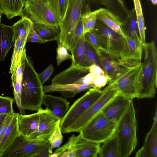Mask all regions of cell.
<instances>
[{
	"label": "cell",
	"instance_id": "obj_1",
	"mask_svg": "<svg viewBox=\"0 0 157 157\" xmlns=\"http://www.w3.org/2000/svg\"><path fill=\"white\" fill-rule=\"evenodd\" d=\"M25 48L21 62L23 66L21 104L22 109L38 112L42 109L45 93L38 74L31 59L26 55Z\"/></svg>",
	"mask_w": 157,
	"mask_h": 157
},
{
	"label": "cell",
	"instance_id": "obj_2",
	"mask_svg": "<svg viewBox=\"0 0 157 157\" xmlns=\"http://www.w3.org/2000/svg\"><path fill=\"white\" fill-rule=\"evenodd\" d=\"M144 61L136 84L137 98H152L156 93L157 86V50L152 41L142 45Z\"/></svg>",
	"mask_w": 157,
	"mask_h": 157
},
{
	"label": "cell",
	"instance_id": "obj_3",
	"mask_svg": "<svg viewBox=\"0 0 157 157\" xmlns=\"http://www.w3.org/2000/svg\"><path fill=\"white\" fill-rule=\"evenodd\" d=\"M137 123L133 102L129 105L118 121L114 134L118 145L120 157L129 156L137 144Z\"/></svg>",
	"mask_w": 157,
	"mask_h": 157
},
{
	"label": "cell",
	"instance_id": "obj_4",
	"mask_svg": "<svg viewBox=\"0 0 157 157\" xmlns=\"http://www.w3.org/2000/svg\"><path fill=\"white\" fill-rule=\"evenodd\" d=\"M117 123L107 118L100 111L84 126L79 133L85 138L101 144L114 134Z\"/></svg>",
	"mask_w": 157,
	"mask_h": 157
},
{
	"label": "cell",
	"instance_id": "obj_5",
	"mask_svg": "<svg viewBox=\"0 0 157 157\" xmlns=\"http://www.w3.org/2000/svg\"><path fill=\"white\" fill-rule=\"evenodd\" d=\"M84 7V0H70L65 16L59 25V41L71 52L73 36Z\"/></svg>",
	"mask_w": 157,
	"mask_h": 157
},
{
	"label": "cell",
	"instance_id": "obj_6",
	"mask_svg": "<svg viewBox=\"0 0 157 157\" xmlns=\"http://www.w3.org/2000/svg\"><path fill=\"white\" fill-rule=\"evenodd\" d=\"M92 32L101 48L111 55L121 58L124 48L125 36L116 33L98 19Z\"/></svg>",
	"mask_w": 157,
	"mask_h": 157
},
{
	"label": "cell",
	"instance_id": "obj_7",
	"mask_svg": "<svg viewBox=\"0 0 157 157\" xmlns=\"http://www.w3.org/2000/svg\"><path fill=\"white\" fill-rule=\"evenodd\" d=\"M97 54L110 83L113 82L125 72L141 63L115 57L101 48L98 49Z\"/></svg>",
	"mask_w": 157,
	"mask_h": 157
},
{
	"label": "cell",
	"instance_id": "obj_8",
	"mask_svg": "<svg viewBox=\"0 0 157 157\" xmlns=\"http://www.w3.org/2000/svg\"><path fill=\"white\" fill-rule=\"evenodd\" d=\"M101 96L80 117L71 124L63 132H80L85 125L96 114L101 111L104 106L118 94L114 82L110 83L103 90Z\"/></svg>",
	"mask_w": 157,
	"mask_h": 157
},
{
	"label": "cell",
	"instance_id": "obj_9",
	"mask_svg": "<svg viewBox=\"0 0 157 157\" xmlns=\"http://www.w3.org/2000/svg\"><path fill=\"white\" fill-rule=\"evenodd\" d=\"M88 90L74 102L61 120L60 125L62 133L99 99L103 93V90L95 87Z\"/></svg>",
	"mask_w": 157,
	"mask_h": 157
},
{
	"label": "cell",
	"instance_id": "obj_10",
	"mask_svg": "<svg viewBox=\"0 0 157 157\" xmlns=\"http://www.w3.org/2000/svg\"><path fill=\"white\" fill-rule=\"evenodd\" d=\"M24 7L21 17L29 18L33 23L59 28V24L50 9L48 2L42 0H25Z\"/></svg>",
	"mask_w": 157,
	"mask_h": 157
},
{
	"label": "cell",
	"instance_id": "obj_11",
	"mask_svg": "<svg viewBox=\"0 0 157 157\" xmlns=\"http://www.w3.org/2000/svg\"><path fill=\"white\" fill-rule=\"evenodd\" d=\"M38 112L39 120L37 128L28 140L48 141L60 119L47 109L42 108Z\"/></svg>",
	"mask_w": 157,
	"mask_h": 157
},
{
	"label": "cell",
	"instance_id": "obj_12",
	"mask_svg": "<svg viewBox=\"0 0 157 157\" xmlns=\"http://www.w3.org/2000/svg\"><path fill=\"white\" fill-rule=\"evenodd\" d=\"M48 142L29 141L19 136L2 157H32Z\"/></svg>",
	"mask_w": 157,
	"mask_h": 157
},
{
	"label": "cell",
	"instance_id": "obj_13",
	"mask_svg": "<svg viewBox=\"0 0 157 157\" xmlns=\"http://www.w3.org/2000/svg\"><path fill=\"white\" fill-rule=\"evenodd\" d=\"M141 63L128 71L113 82L118 94L130 100L137 97L136 84L141 70Z\"/></svg>",
	"mask_w": 157,
	"mask_h": 157
},
{
	"label": "cell",
	"instance_id": "obj_14",
	"mask_svg": "<svg viewBox=\"0 0 157 157\" xmlns=\"http://www.w3.org/2000/svg\"><path fill=\"white\" fill-rule=\"evenodd\" d=\"M84 10L93 11L103 6L122 23L126 18L129 10L123 0H84Z\"/></svg>",
	"mask_w": 157,
	"mask_h": 157
},
{
	"label": "cell",
	"instance_id": "obj_15",
	"mask_svg": "<svg viewBox=\"0 0 157 157\" xmlns=\"http://www.w3.org/2000/svg\"><path fill=\"white\" fill-rule=\"evenodd\" d=\"M131 101L118 94L104 106L101 112L109 119L117 122L128 107Z\"/></svg>",
	"mask_w": 157,
	"mask_h": 157
},
{
	"label": "cell",
	"instance_id": "obj_16",
	"mask_svg": "<svg viewBox=\"0 0 157 157\" xmlns=\"http://www.w3.org/2000/svg\"><path fill=\"white\" fill-rule=\"evenodd\" d=\"M89 68L78 66L72 62L71 65L56 75L52 79V83L68 84L78 83V81L89 73Z\"/></svg>",
	"mask_w": 157,
	"mask_h": 157
},
{
	"label": "cell",
	"instance_id": "obj_17",
	"mask_svg": "<svg viewBox=\"0 0 157 157\" xmlns=\"http://www.w3.org/2000/svg\"><path fill=\"white\" fill-rule=\"evenodd\" d=\"M95 87L93 84L78 83L59 84L52 83L43 86L45 93L54 92H60L66 98L74 97L79 93Z\"/></svg>",
	"mask_w": 157,
	"mask_h": 157
},
{
	"label": "cell",
	"instance_id": "obj_18",
	"mask_svg": "<svg viewBox=\"0 0 157 157\" xmlns=\"http://www.w3.org/2000/svg\"><path fill=\"white\" fill-rule=\"evenodd\" d=\"M43 105L45 109L61 120L67 113L69 107V103L65 98L44 94Z\"/></svg>",
	"mask_w": 157,
	"mask_h": 157
},
{
	"label": "cell",
	"instance_id": "obj_19",
	"mask_svg": "<svg viewBox=\"0 0 157 157\" xmlns=\"http://www.w3.org/2000/svg\"><path fill=\"white\" fill-rule=\"evenodd\" d=\"M39 120L38 112L29 115L18 113L17 124L19 136L28 140L36 130Z\"/></svg>",
	"mask_w": 157,
	"mask_h": 157
},
{
	"label": "cell",
	"instance_id": "obj_20",
	"mask_svg": "<svg viewBox=\"0 0 157 157\" xmlns=\"http://www.w3.org/2000/svg\"><path fill=\"white\" fill-rule=\"evenodd\" d=\"M100 144L85 138L80 133L75 137L76 157H96Z\"/></svg>",
	"mask_w": 157,
	"mask_h": 157
},
{
	"label": "cell",
	"instance_id": "obj_21",
	"mask_svg": "<svg viewBox=\"0 0 157 157\" xmlns=\"http://www.w3.org/2000/svg\"><path fill=\"white\" fill-rule=\"evenodd\" d=\"M14 45L12 25L0 23V61L4 60L8 51Z\"/></svg>",
	"mask_w": 157,
	"mask_h": 157
},
{
	"label": "cell",
	"instance_id": "obj_22",
	"mask_svg": "<svg viewBox=\"0 0 157 157\" xmlns=\"http://www.w3.org/2000/svg\"><path fill=\"white\" fill-rule=\"evenodd\" d=\"M18 113L14 116L0 141V157L13 143L19 136L17 124Z\"/></svg>",
	"mask_w": 157,
	"mask_h": 157
},
{
	"label": "cell",
	"instance_id": "obj_23",
	"mask_svg": "<svg viewBox=\"0 0 157 157\" xmlns=\"http://www.w3.org/2000/svg\"><path fill=\"white\" fill-rule=\"evenodd\" d=\"M121 28L125 37L141 42L138 34L137 16L134 8L129 10L128 16L121 23Z\"/></svg>",
	"mask_w": 157,
	"mask_h": 157
},
{
	"label": "cell",
	"instance_id": "obj_24",
	"mask_svg": "<svg viewBox=\"0 0 157 157\" xmlns=\"http://www.w3.org/2000/svg\"><path fill=\"white\" fill-rule=\"evenodd\" d=\"M143 51V46L140 42L125 36L124 48L120 58L141 62Z\"/></svg>",
	"mask_w": 157,
	"mask_h": 157
},
{
	"label": "cell",
	"instance_id": "obj_25",
	"mask_svg": "<svg viewBox=\"0 0 157 157\" xmlns=\"http://www.w3.org/2000/svg\"><path fill=\"white\" fill-rule=\"evenodd\" d=\"M97 19L118 34L124 36L121 28V22L113 13L105 8L94 10Z\"/></svg>",
	"mask_w": 157,
	"mask_h": 157
},
{
	"label": "cell",
	"instance_id": "obj_26",
	"mask_svg": "<svg viewBox=\"0 0 157 157\" xmlns=\"http://www.w3.org/2000/svg\"><path fill=\"white\" fill-rule=\"evenodd\" d=\"M146 151L147 157H157V112L154 118L152 126L147 134L143 146Z\"/></svg>",
	"mask_w": 157,
	"mask_h": 157
},
{
	"label": "cell",
	"instance_id": "obj_27",
	"mask_svg": "<svg viewBox=\"0 0 157 157\" xmlns=\"http://www.w3.org/2000/svg\"><path fill=\"white\" fill-rule=\"evenodd\" d=\"M22 70L23 66L21 61L16 70L11 75V81L14 101L19 110L20 113L24 115L25 110L22 109L21 104Z\"/></svg>",
	"mask_w": 157,
	"mask_h": 157
},
{
	"label": "cell",
	"instance_id": "obj_28",
	"mask_svg": "<svg viewBox=\"0 0 157 157\" xmlns=\"http://www.w3.org/2000/svg\"><path fill=\"white\" fill-rule=\"evenodd\" d=\"M84 42V34H83L78 39L73 50L72 62L78 66L89 68L92 64L86 55Z\"/></svg>",
	"mask_w": 157,
	"mask_h": 157
},
{
	"label": "cell",
	"instance_id": "obj_29",
	"mask_svg": "<svg viewBox=\"0 0 157 157\" xmlns=\"http://www.w3.org/2000/svg\"><path fill=\"white\" fill-rule=\"evenodd\" d=\"M25 4L24 0H0L2 11L9 19L21 16Z\"/></svg>",
	"mask_w": 157,
	"mask_h": 157
},
{
	"label": "cell",
	"instance_id": "obj_30",
	"mask_svg": "<svg viewBox=\"0 0 157 157\" xmlns=\"http://www.w3.org/2000/svg\"><path fill=\"white\" fill-rule=\"evenodd\" d=\"M33 27L38 35L47 42L59 40V29L56 26L33 23Z\"/></svg>",
	"mask_w": 157,
	"mask_h": 157
},
{
	"label": "cell",
	"instance_id": "obj_31",
	"mask_svg": "<svg viewBox=\"0 0 157 157\" xmlns=\"http://www.w3.org/2000/svg\"><path fill=\"white\" fill-rule=\"evenodd\" d=\"M21 18L12 25L13 32L14 43L21 39H27L28 34L33 27V23L29 18L22 17Z\"/></svg>",
	"mask_w": 157,
	"mask_h": 157
},
{
	"label": "cell",
	"instance_id": "obj_32",
	"mask_svg": "<svg viewBox=\"0 0 157 157\" xmlns=\"http://www.w3.org/2000/svg\"><path fill=\"white\" fill-rule=\"evenodd\" d=\"M98 155L100 157H120L117 137L114 134L103 143Z\"/></svg>",
	"mask_w": 157,
	"mask_h": 157
},
{
	"label": "cell",
	"instance_id": "obj_33",
	"mask_svg": "<svg viewBox=\"0 0 157 157\" xmlns=\"http://www.w3.org/2000/svg\"><path fill=\"white\" fill-rule=\"evenodd\" d=\"M75 137L74 134L72 135L65 144L52 152L50 157H76Z\"/></svg>",
	"mask_w": 157,
	"mask_h": 157
},
{
	"label": "cell",
	"instance_id": "obj_34",
	"mask_svg": "<svg viewBox=\"0 0 157 157\" xmlns=\"http://www.w3.org/2000/svg\"><path fill=\"white\" fill-rule=\"evenodd\" d=\"M27 39H21L14 42V48L12 55L9 73L11 75L16 70L21 61L23 50L27 42Z\"/></svg>",
	"mask_w": 157,
	"mask_h": 157
},
{
	"label": "cell",
	"instance_id": "obj_35",
	"mask_svg": "<svg viewBox=\"0 0 157 157\" xmlns=\"http://www.w3.org/2000/svg\"><path fill=\"white\" fill-rule=\"evenodd\" d=\"M70 0H48V4L59 24L64 18Z\"/></svg>",
	"mask_w": 157,
	"mask_h": 157
},
{
	"label": "cell",
	"instance_id": "obj_36",
	"mask_svg": "<svg viewBox=\"0 0 157 157\" xmlns=\"http://www.w3.org/2000/svg\"><path fill=\"white\" fill-rule=\"evenodd\" d=\"M81 17L84 34L93 31L97 20L95 11L85 10L82 14Z\"/></svg>",
	"mask_w": 157,
	"mask_h": 157
},
{
	"label": "cell",
	"instance_id": "obj_37",
	"mask_svg": "<svg viewBox=\"0 0 157 157\" xmlns=\"http://www.w3.org/2000/svg\"><path fill=\"white\" fill-rule=\"evenodd\" d=\"M60 120L58 121L56 127L51 135L49 142L51 150L57 148L62 144L63 136L60 128Z\"/></svg>",
	"mask_w": 157,
	"mask_h": 157
},
{
	"label": "cell",
	"instance_id": "obj_38",
	"mask_svg": "<svg viewBox=\"0 0 157 157\" xmlns=\"http://www.w3.org/2000/svg\"><path fill=\"white\" fill-rule=\"evenodd\" d=\"M14 101L12 98L0 96V114L7 115L14 114L13 108Z\"/></svg>",
	"mask_w": 157,
	"mask_h": 157
},
{
	"label": "cell",
	"instance_id": "obj_39",
	"mask_svg": "<svg viewBox=\"0 0 157 157\" xmlns=\"http://www.w3.org/2000/svg\"><path fill=\"white\" fill-rule=\"evenodd\" d=\"M57 44V46L56 48V60L57 65L59 66L62 62L67 59H72L73 57L62 42L58 40Z\"/></svg>",
	"mask_w": 157,
	"mask_h": 157
},
{
	"label": "cell",
	"instance_id": "obj_40",
	"mask_svg": "<svg viewBox=\"0 0 157 157\" xmlns=\"http://www.w3.org/2000/svg\"><path fill=\"white\" fill-rule=\"evenodd\" d=\"M84 48L86 55L92 64L97 65L102 68L98 56L93 47L85 40Z\"/></svg>",
	"mask_w": 157,
	"mask_h": 157
},
{
	"label": "cell",
	"instance_id": "obj_41",
	"mask_svg": "<svg viewBox=\"0 0 157 157\" xmlns=\"http://www.w3.org/2000/svg\"><path fill=\"white\" fill-rule=\"evenodd\" d=\"M139 35L140 40L142 45L145 44L146 42L145 30L146 27L143 13L136 15Z\"/></svg>",
	"mask_w": 157,
	"mask_h": 157
},
{
	"label": "cell",
	"instance_id": "obj_42",
	"mask_svg": "<svg viewBox=\"0 0 157 157\" xmlns=\"http://www.w3.org/2000/svg\"><path fill=\"white\" fill-rule=\"evenodd\" d=\"M83 34V29L81 17L78 24L76 29L74 33L71 44V54L72 55L73 50L75 48L77 42L80 37Z\"/></svg>",
	"mask_w": 157,
	"mask_h": 157
},
{
	"label": "cell",
	"instance_id": "obj_43",
	"mask_svg": "<svg viewBox=\"0 0 157 157\" xmlns=\"http://www.w3.org/2000/svg\"><path fill=\"white\" fill-rule=\"evenodd\" d=\"M84 38L85 40L90 44L97 53L98 49L101 47L92 31L86 33L84 34Z\"/></svg>",
	"mask_w": 157,
	"mask_h": 157
},
{
	"label": "cell",
	"instance_id": "obj_44",
	"mask_svg": "<svg viewBox=\"0 0 157 157\" xmlns=\"http://www.w3.org/2000/svg\"><path fill=\"white\" fill-rule=\"evenodd\" d=\"M27 42L44 43L47 41L40 36L34 29L33 27L30 30L27 37Z\"/></svg>",
	"mask_w": 157,
	"mask_h": 157
},
{
	"label": "cell",
	"instance_id": "obj_45",
	"mask_svg": "<svg viewBox=\"0 0 157 157\" xmlns=\"http://www.w3.org/2000/svg\"><path fill=\"white\" fill-rule=\"evenodd\" d=\"M52 152V150L51 149L48 141L44 146L34 154L32 157H50Z\"/></svg>",
	"mask_w": 157,
	"mask_h": 157
},
{
	"label": "cell",
	"instance_id": "obj_46",
	"mask_svg": "<svg viewBox=\"0 0 157 157\" xmlns=\"http://www.w3.org/2000/svg\"><path fill=\"white\" fill-rule=\"evenodd\" d=\"M108 82V78L105 75H98L95 76L92 83L95 87L100 89L105 86Z\"/></svg>",
	"mask_w": 157,
	"mask_h": 157
},
{
	"label": "cell",
	"instance_id": "obj_47",
	"mask_svg": "<svg viewBox=\"0 0 157 157\" xmlns=\"http://www.w3.org/2000/svg\"><path fill=\"white\" fill-rule=\"evenodd\" d=\"M53 71V66L52 64H51L44 70L38 74L39 78L43 85L49 78Z\"/></svg>",
	"mask_w": 157,
	"mask_h": 157
},
{
	"label": "cell",
	"instance_id": "obj_48",
	"mask_svg": "<svg viewBox=\"0 0 157 157\" xmlns=\"http://www.w3.org/2000/svg\"><path fill=\"white\" fill-rule=\"evenodd\" d=\"M15 113L13 114L8 115L0 124V141L11 122Z\"/></svg>",
	"mask_w": 157,
	"mask_h": 157
},
{
	"label": "cell",
	"instance_id": "obj_49",
	"mask_svg": "<svg viewBox=\"0 0 157 157\" xmlns=\"http://www.w3.org/2000/svg\"><path fill=\"white\" fill-rule=\"evenodd\" d=\"M95 76L96 75L94 74L89 72L81 78L78 81V83L84 84H92Z\"/></svg>",
	"mask_w": 157,
	"mask_h": 157
},
{
	"label": "cell",
	"instance_id": "obj_50",
	"mask_svg": "<svg viewBox=\"0 0 157 157\" xmlns=\"http://www.w3.org/2000/svg\"><path fill=\"white\" fill-rule=\"evenodd\" d=\"M89 72L96 76L98 75H105L102 69L100 66L95 64H93L90 67Z\"/></svg>",
	"mask_w": 157,
	"mask_h": 157
},
{
	"label": "cell",
	"instance_id": "obj_51",
	"mask_svg": "<svg viewBox=\"0 0 157 157\" xmlns=\"http://www.w3.org/2000/svg\"><path fill=\"white\" fill-rule=\"evenodd\" d=\"M134 8L136 15H140L143 11L140 0H133Z\"/></svg>",
	"mask_w": 157,
	"mask_h": 157
},
{
	"label": "cell",
	"instance_id": "obj_52",
	"mask_svg": "<svg viewBox=\"0 0 157 157\" xmlns=\"http://www.w3.org/2000/svg\"><path fill=\"white\" fill-rule=\"evenodd\" d=\"M135 156L136 157H147L146 151L143 146L136 152Z\"/></svg>",
	"mask_w": 157,
	"mask_h": 157
},
{
	"label": "cell",
	"instance_id": "obj_53",
	"mask_svg": "<svg viewBox=\"0 0 157 157\" xmlns=\"http://www.w3.org/2000/svg\"><path fill=\"white\" fill-rule=\"evenodd\" d=\"M9 115L0 114V124L2 123L6 117Z\"/></svg>",
	"mask_w": 157,
	"mask_h": 157
},
{
	"label": "cell",
	"instance_id": "obj_54",
	"mask_svg": "<svg viewBox=\"0 0 157 157\" xmlns=\"http://www.w3.org/2000/svg\"><path fill=\"white\" fill-rule=\"evenodd\" d=\"M154 5H156L157 3V0H150Z\"/></svg>",
	"mask_w": 157,
	"mask_h": 157
},
{
	"label": "cell",
	"instance_id": "obj_55",
	"mask_svg": "<svg viewBox=\"0 0 157 157\" xmlns=\"http://www.w3.org/2000/svg\"><path fill=\"white\" fill-rule=\"evenodd\" d=\"M3 14L2 12L0 11V23L1 22V17Z\"/></svg>",
	"mask_w": 157,
	"mask_h": 157
},
{
	"label": "cell",
	"instance_id": "obj_56",
	"mask_svg": "<svg viewBox=\"0 0 157 157\" xmlns=\"http://www.w3.org/2000/svg\"><path fill=\"white\" fill-rule=\"evenodd\" d=\"M24 0L25 1V0ZM42 0L45 1V2H48V0Z\"/></svg>",
	"mask_w": 157,
	"mask_h": 157
},
{
	"label": "cell",
	"instance_id": "obj_57",
	"mask_svg": "<svg viewBox=\"0 0 157 157\" xmlns=\"http://www.w3.org/2000/svg\"><path fill=\"white\" fill-rule=\"evenodd\" d=\"M0 11L2 12L0 7Z\"/></svg>",
	"mask_w": 157,
	"mask_h": 157
},
{
	"label": "cell",
	"instance_id": "obj_58",
	"mask_svg": "<svg viewBox=\"0 0 157 157\" xmlns=\"http://www.w3.org/2000/svg\"></svg>",
	"mask_w": 157,
	"mask_h": 157
}]
</instances>
